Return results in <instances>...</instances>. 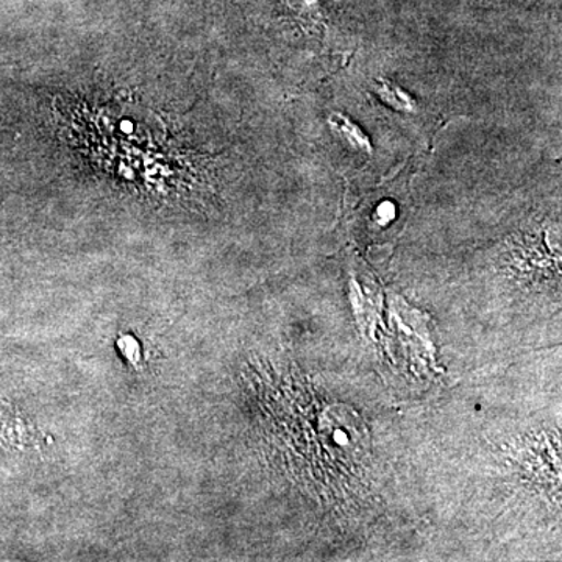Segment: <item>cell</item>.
<instances>
[{
  "label": "cell",
  "mask_w": 562,
  "mask_h": 562,
  "mask_svg": "<svg viewBox=\"0 0 562 562\" xmlns=\"http://www.w3.org/2000/svg\"><path fill=\"white\" fill-rule=\"evenodd\" d=\"M380 213H382V216L384 217H392V214H394V209H392L391 205H383L382 210H380Z\"/></svg>",
  "instance_id": "6da1fadb"
}]
</instances>
